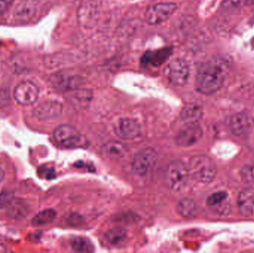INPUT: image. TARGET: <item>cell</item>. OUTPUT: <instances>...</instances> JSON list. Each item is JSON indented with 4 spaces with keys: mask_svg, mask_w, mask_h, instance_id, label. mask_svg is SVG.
Returning <instances> with one entry per match:
<instances>
[{
    "mask_svg": "<svg viewBox=\"0 0 254 253\" xmlns=\"http://www.w3.org/2000/svg\"><path fill=\"white\" fill-rule=\"evenodd\" d=\"M225 80V71L222 64L217 60L207 61L198 68L195 87L200 93L213 95L221 89Z\"/></svg>",
    "mask_w": 254,
    "mask_h": 253,
    "instance_id": "6da1fadb",
    "label": "cell"
},
{
    "mask_svg": "<svg viewBox=\"0 0 254 253\" xmlns=\"http://www.w3.org/2000/svg\"><path fill=\"white\" fill-rule=\"evenodd\" d=\"M55 141L66 148L78 147L82 143V137L78 131L70 125H61L54 132Z\"/></svg>",
    "mask_w": 254,
    "mask_h": 253,
    "instance_id": "52a82bcc",
    "label": "cell"
},
{
    "mask_svg": "<svg viewBox=\"0 0 254 253\" xmlns=\"http://www.w3.org/2000/svg\"><path fill=\"white\" fill-rule=\"evenodd\" d=\"M164 74L169 82L174 86H184L189 78V64L183 59H173L166 66Z\"/></svg>",
    "mask_w": 254,
    "mask_h": 253,
    "instance_id": "277c9868",
    "label": "cell"
},
{
    "mask_svg": "<svg viewBox=\"0 0 254 253\" xmlns=\"http://www.w3.org/2000/svg\"><path fill=\"white\" fill-rule=\"evenodd\" d=\"M71 248L75 252L91 253L94 251V247L90 241L86 238L77 237L71 242Z\"/></svg>",
    "mask_w": 254,
    "mask_h": 253,
    "instance_id": "44dd1931",
    "label": "cell"
},
{
    "mask_svg": "<svg viewBox=\"0 0 254 253\" xmlns=\"http://www.w3.org/2000/svg\"><path fill=\"white\" fill-rule=\"evenodd\" d=\"M253 120L249 114L241 113L234 115L231 120V128L235 135L239 136L248 135L252 129Z\"/></svg>",
    "mask_w": 254,
    "mask_h": 253,
    "instance_id": "4fadbf2b",
    "label": "cell"
},
{
    "mask_svg": "<svg viewBox=\"0 0 254 253\" xmlns=\"http://www.w3.org/2000/svg\"><path fill=\"white\" fill-rule=\"evenodd\" d=\"M202 134V129L197 123H187L178 132L176 144L180 147H190L201 139Z\"/></svg>",
    "mask_w": 254,
    "mask_h": 253,
    "instance_id": "9c48e42d",
    "label": "cell"
},
{
    "mask_svg": "<svg viewBox=\"0 0 254 253\" xmlns=\"http://www.w3.org/2000/svg\"><path fill=\"white\" fill-rule=\"evenodd\" d=\"M178 211L185 218H192L195 213V204L190 199H184L178 204Z\"/></svg>",
    "mask_w": 254,
    "mask_h": 253,
    "instance_id": "ffe728a7",
    "label": "cell"
},
{
    "mask_svg": "<svg viewBox=\"0 0 254 253\" xmlns=\"http://www.w3.org/2000/svg\"><path fill=\"white\" fill-rule=\"evenodd\" d=\"M13 200V196L10 193H1L0 195V208L8 205Z\"/></svg>",
    "mask_w": 254,
    "mask_h": 253,
    "instance_id": "d4e9b609",
    "label": "cell"
},
{
    "mask_svg": "<svg viewBox=\"0 0 254 253\" xmlns=\"http://www.w3.org/2000/svg\"><path fill=\"white\" fill-rule=\"evenodd\" d=\"M4 178V171L2 170V169L0 168V184L2 182Z\"/></svg>",
    "mask_w": 254,
    "mask_h": 253,
    "instance_id": "4316f807",
    "label": "cell"
},
{
    "mask_svg": "<svg viewBox=\"0 0 254 253\" xmlns=\"http://www.w3.org/2000/svg\"><path fill=\"white\" fill-rule=\"evenodd\" d=\"M203 116V109L198 104L190 103L185 105L181 112L182 120L186 123H197Z\"/></svg>",
    "mask_w": 254,
    "mask_h": 253,
    "instance_id": "9a60e30c",
    "label": "cell"
},
{
    "mask_svg": "<svg viewBox=\"0 0 254 253\" xmlns=\"http://www.w3.org/2000/svg\"><path fill=\"white\" fill-rule=\"evenodd\" d=\"M14 0H0V16L4 15L10 9Z\"/></svg>",
    "mask_w": 254,
    "mask_h": 253,
    "instance_id": "484cf974",
    "label": "cell"
},
{
    "mask_svg": "<svg viewBox=\"0 0 254 253\" xmlns=\"http://www.w3.org/2000/svg\"><path fill=\"white\" fill-rule=\"evenodd\" d=\"M158 160V154L153 149H143L137 153L133 158V171L139 175H146L150 172L156 164Z\"/></svg>",
    "mask_w": 254,
    "mask_h": 253,
    "instance_id": "5b68a950",
    "label": "cell"
},
{
    "mask_svg": "<svg viewBox=\"0 0 254 253\" xmlns=\"http://www.w3.org/2000/svg\"><path fill=\"white\" fill-rule=\"evenodd\" d=\"M190 177L197 182L208 184L214 180L217 172L214 162L203 154L191 157L188 166Z\"/></svg>",
    "mask_w": 254,
    "mask_h": 253,
    "instance_id": "7a4b0ae2",
    "label": "cell"
},
{
    "mask_svg": "<svg viewBox=\"0 0 254 253\" xmlns=\"http://www.w3.org/2000/svg\"><path fill=\"white\" fill-rule=\"evenodd\" d=\"M228 198V194L225 192H218L211 195L207 199V203L210 207H217L222 204V202H225Z\"/></svg>",
    "mask_w": 254,
    "mask_h": 253,
    "instance_id": "7402d4cb",
    "label": "cell"
},
{
    "mask_svg": "<svg viewBox=\"0 0 254 253\" xmlns=\"http://www.w3.org/2000/svg\"><path fill=\"white\" fill-rule=\"evenodd\" d=\"M189 177L188 166L182 160H173L167 166L166 180L169 188L173 191L182 190L186 186Z\"/></svg>",
    "mask_w": 254,
    "mask_h": 253,
    "instance_id": "3957f363",
    "label": "cell"
},
{
    "mask_svg": "<svg viewBox=\"0 0 254 253\" xmlns=\"http://www.w3.org/2000/svg\"><path fill=\"white\" fill-rule=\"evenodd\" d=\"M175 3H158L149 6L145 12V19L150 25H158L170 19L177 10Z\"/></svg>",
    "mask_w": 254,
    "mask_h": 253,
    "instance_id": "8992f818",
    "label": "cell"
},
{
    "mask_svg": "<svg viewBox=\"0 0 254 253\" xmlns=\"http://www.w3.org/2000/svg\"><path fill=\"white\" fill-rule=\"evenodd\" d=\"M63 107L60 102L56 101H46L40 104L34 109L35 117L40 120H49V119L58 117L62 113Z\"/></svg>",
    "mask_w": 254,
    "mask_h": 253,
    "instance_id": "7c38bea8",
    "label": "cell"
},
{
    "mask_svg": "<svg viewBox=\"0 0 254 253\" xmlns=\"http://www.w3.org/2000/svg\"><path fill=\"white\" fill-rule=\"evenodd\" d=\"M127 232L125 229L121 227H115L109 230L108 233L106 235L107 241L109 243L114 246L121 245L125 242L127 239Z\"/></svg>",
    "mask_w": 254,
    "mask_h": 253,
    "instance_id": "e0dca14e",
    "label": "cell"
},
{
    "mask_svg": "<svg viewBox=\"0 0 254 253\" xmlns=\"http://www.w3.org/2000/svg\"><path fill=\"white\" fill-rule=\"evenodd\" d=\"M115 132L122 139H134L140 135V126L133 119L122 118L115 125Z\"/></svg>",
    "mask_w": 254,
    "mask_h": 253,
    "instance_id": "30bf717a",
    "label": "cell"
},
{
    "mask_svg": "<svg viewBox=\"0 0 254 253\" xmlns=\"http://www.w3.org/2000/svg\"><path fill=\"white\" fill-rule=\"evenodd\" d=\"M13 97L21 105H32L38 99L39 88L35 83L28 80L21 82L15 88Z\"/></svg>",
    "mask_w": 254,
    "mask_h": 253,
    "instance_id": "ba28073f",
    "label": "cell"
},
{
    "mask_svg": "<svg viewBox=\"0 0 254 253\" xmlns=\"http://www.w3.org/2000/svg\"><path fill=\"white\" fill-rule=\"evenodd\" d=\"M248 0H224L222 6L225 8H237L243 5Z\"/></svg>",
    "mask_w": 254,
    "mask_h": 253,
    "instance_id": "cb8c5ba5",
    "label": "cell"
},
{
    "mask_svg": "<svg viewBox=\"0 0 254 253\" xmlns=\"http://www.w3.org/2000/svg\"><path fill=\"white\" fill-rule=\"evenodd\" d=\"M35 12V8L31 1H24L19 3L14 10V16L16 19L25 20L32 17Z\"/></svg>",
    "mask_w": 254,
    "mask_h": 253,
    "instance_id": "2e32d148",
    "label": "cell"
},
{
    "mask_svg": "<svg viewBox=\"0 0 254 253\" xmlns=\"http://www.w3.org/2000/svg\"><path fill=\"white\" fill-rule=\"evenodd\" d=\"M238 205L242 215L250 217L254 212V188L249 187L240 193L238 198Z\"/></svg>",
    "mask_w": 254,
    "mask_h": 253,
    "instance_id": "5bb4252c",
    "label": "cell"
},
{
    "mask_svg": "<svg viewBox=\"0 0 254 253\" xmlns=\"http://www.w3.org/2000/svg\"><path fill=\"white\" fill-rule=\"evenodd\" d=\"M172 49L170 48L149 51L146 52L140 59V63L144 67H158L162 65L170 57Z\"/></svg>",
    "mask_w": 254,
    "mask_h": 253,
    "instance_id": "8fae6325",
    "label": "cell"
},
{
    "mask_svg": "<svg viewBox=\"0 0 254 253\" xmlns=\"http://www.w3.org/2000/svg\"><path fill=\"white\" fill-rule=\"evenodd\" d=\"M241 175L245 182L254 184V165L245 166L242 169Z\"/></svg>",
    "mask_w": 254,
    "mask_h": 253,
    "instance_id": "603a6c76",
    "label": "cell"
},
{
    "mask_svg": "<svg viewBox=\"0 0 254 253\" xmlns=\"http://www.w3.org/2000/svg\"><path fill=\"white\" fill-rule=\"evenodd\" d=\"M104 152L110 157L119 158L125 153V147L122 143L111 141L104 146Z\"/></svg>",
    "mask_w": 254,
    "mask_h": 253,
    "instance_id": "d6986e66",
    "label": "cell"
},
{
    "mask_svg": "<svg viewBox=\"0 0 254 253\" xmlns=\"http://www.w3.org/2000/svg\"><path fill=\"white\" fill-rule=\"evenodd\" d=\"M57 213L54 209H48L39 212L32 219L34 226H43L53 222L56 218Z\"/></svg>",
    "mask_w": 254,
    "mask_h": 253,
    "instance_id": "ac0fdd59",
    "label": "cell"
}]
</instances>
